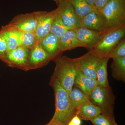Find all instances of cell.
<instances>
[{
	"label": "cell",
	"mask_w": 125,
	"mask_h": 125,
	"mask_svg": "<svg viewBox=\"0 0 125 125\" xmlns=\"http://www.w3.org/2000/svg\"><path fill=\"white\" fill-rule=\"evenodd\" d=\"M49 84L54 90L55 111L52 119L67 125L75 114L71 109L69 94L56 78L52 76Z\"/></svg>",
	"instance_id": "obj_1"
},
{
	"label": "cell",
	"mask_w": 125,
	"mask_h": 125,
	"mask_svg": "<svg viewBox=\"0 0 125 125\" xmlns=\"http://www.w3.org/2000/svg\"><path fill=\"white\" fill-rule=\"evenodd\" d=\"M56 65L52 76L56 78L69 95L74 85L76 68L70 58L61 55L54 61Z\"/></svg>",
	"instance_id": "obj_2"
},
{
	"label": "cell",
	"mask_w": 125,
	"mask_h": 125,
	"mask_svg": "<svg viewBox=\"0 0 125 125\" xmlns=\"http://www.w3.org/2000/svg\"><path fill=\"white\" fill-rule=\"evenodd\" d=\"M125 36V24L106 30L100 41L90 51L102 57L108 58L109 54Z\"/></svg>",
	"instance_id": "obj_3"
},
{
	"label": "cell",
	"mask_w": 125,
	"mask_h": 125,
	"mask_svg": "<svg viewBox=\"0 0 125 125\" xmlns=\"http://www.w3.org/2000/svg\"><path fill=\"white\" fill-rule=\"evenodd\" d=\"M116 97L111 87L97 85L89 97L90 101L100 108L102 114L112 118L114 116V101Z\"/></svg>",
	"instance_id": "obj_4"
},
{
	"label": "cell",
	"mask_w": 125,
	"mask_h": 125,
	"mask_svg": "<svg viewBox=\"0 0 125 125\" xmlns=\"http://www.w3.org/2000/svg\"><path fill=\"white\" fill-rule=\"evenodd\" d=\"M100 11L106 19V30L125 24V0H111Z\"/></svg>",
	"instance_id": "obj_5"
},
{
	"label": "cell",
	"mask_w": 125,
	"mask_h": 125,
	"mask_svg": "<svg viewBox=\"0 0 125 125\" xmlns=\"http://www.w3.org/2000/svg\"><path fill=\"white\" fill-rule=\"evenodd\" d=\"M98 54L92 51L80 57L71 58L75 67L85 76L97 80L96 69L103 58Z\"/></svg>",
	"instance_id": "obj_6"
},
{
	"label": "cell",
	"mask_w": 125,
	"mask_h": 125,
	"mask_svg": "<svg viewBox=\"0 0 125 125\" xmlns=\"http://www.w3.org/2000/svg\"><path fill=\"white\" fill-rule=\"evenodd\" d=\"M57 6V15L67 29H75L81 27V19L67 0H61Z\"/></svg>",
	"instance_id": "obj_7"
},
{
	"label": "cell",
	"mask_w": 125,
	"mask_h": 125,
	"mask_svg": "<svg viewBox=\"0 0 125 125\" xmlns=\"http://www.w3.org/2000/svg\"><path fill=\"white\" fill-rule=\"evenodd\" d=\"M43 11H37L16 16L9 24L21 31L35 32Z\"/></svg>",
	"instance_id": "obj_8"
},
{
	"label": "cell",
	"mask_w": 125,
	"mask_h": 125,
	"mask_svg": "<svg viewBox=\"0 0 125 125\" xmlns=\"http://www.w3.org/2000/svg\"><path fill=\"white\" fill-rule=\"evenodd\" d=\"M29 49L20 46L13 50L8 51L0 60L9 67L28 71L27 61Z\"/></svg>",
	"instance_id": "obj_9"
},
{
	"label": "cell",
	"mask_w": 125,
	"mask_h": 125,
	"mask_svg": "<svg viewBox=\"0 0 125 125\" xmlns=\"http://www.w3.org/2000/svg\"><path fill=\"white\" fill-rule=\"evenodd\" d=\"M52 60L51 57L43 49L39 42L29 49L27 61L28 71L43 67Z\"/></svg>",
	"instance_id": "obj_10"
},
{
	"label": "cell",
	"mask_w": 125,
	"mask_h": 125,
	"mask_svg": "<svg viewBox=\"0 0 125 125\" xmlns=\"http://www.w3.org/2000/svg\"><path fill=\"white\" fill-rule=\"evenodd\" d=\"M81 27L95 31L104 32L106 30V21L101 11L95 9L81 20Z\"/></svg>",
	"instance_id": "obj_11"
},
{
	"label": "cell",
	"mask_w": 125,
	"mask_h": 125,
	"mask_svg": "<svg viewBox=\"0 0 125 125\" xmlns=\"http://www.w3.org/2000/svg\"><path fill=\"white\" fill-rule=\"evenodd\" d=\"M75 31L76 37L83 47L89 51L100 41L104 32L95 31L83 27L75 29Z\"/></svg>",
	"instance_id": "obj_12"
},
{
	"label": "cell",
	"mask_w": 125,
	"mask_h": 125,
	"mask_svg": "<svg viewBox=\"0 0 125 125\" xmlns=\"http://www.w3.org/2000/svg\"><path fill=\"white\" fill-rule=\"evenodd\" d=\"M56 15V9L49 12L43 11L35 32L39 41L50 33L52 23Z\"/></svg>",
	"instance_id": "obj_13"
},
{
	"label": "cell",
	"mask_w": 125,
	"mask_h": 125,
	"mask_svg": "<svg viewBox=\"0 0 125 125\" xmlns=\"http://www.w3.org/2000/svg\"><path fill=\"white\" fill-rule=\"evenodd\" d=\"M39 42L43 49L51 57L52 60L54 61L62 55V53L60 50L59 38L53 34L50 33Z\"/></svg>",
	"instance_id": "obj_14"
},
{
	"label": "cell",
	"mask_w": 125,
	"mask_h": 125,
	"mask_svg": "<svg viewBox=\"0 0 125 125\" xmlns=\"http://www.w3.org/2000/svg\"><path fill=\"white\" fill-rule=\"evenodd\" d=\"M76 74L74 85L79 88L89 98L92 91L98 85L97 81L93 78L85 76L76 68Z\"/></svg>",
	"instance_id": "obj_15"
},
{
	"label": "cell",
	"mask_w": 125,
	"mask_h": 125,
	"mask_svg": "<svg viewBox=\"0 0 125 125\" xmlns=\"http://www.w3.org/2000/svg\"><path fill=\"white\" fill-rule=\"evenodd\" d=\"M59 46L61 52L82 47L76 37L75 29L69 30L59 38Z\"/></svg>",
	"instance_id": "obj_16"
},
{
	"label": "cell",
	"mask_w": 125,
	"mask_h": 125,
	"mask_svg": "<svg viewBox=\"0 0 125 125\" xmlns=\"http://www.w3.org/2000/svg\"><path fill=\"white\" fill-rule=\"evenodd\" d=\"M8 25L18 37L20 46L30 49L39 43V40L34 32L21 31Z\"/></svg>",
	"instance_id": "obj_17"
},
{
	"label": "cell",
	"mask_w": 125,
	"mask_h": 125,
	"mask_svg": "<svg viewBox=\"0 0 125 125\" xmlns=\"http://www.w3.org/2000/svg\"><path fill=\"white\" fill-rule=\"evenodd\" d=\"M69 96L72 110L75 115L81 107L85 104L91 102L88 97L74 85Z\"/></svg>",
	"instance_id": "obj_18"
},
{
	"label": "cell",
	"mask_w": 125,
	"mask_h": 125,
	"mask_svg": "<svg viewBox=\"0 0 125 125\" xmlns=\"http://www.w3.org/2000/svg\"><path fill=\"white\" fill-rule=\"evenodd\" d=\"M101 114H102L101 108L95 104L90 102L81 107L76 115L81 120L90 121Z\"/></svg>",
	"instance_id": "obj_19"
},
{
	"label": "cell",
	"mask_w": 125,
	"mask_h": 125,
	"mask_svg": "<svg viewBox=\"0 0 125 125\" xmlns=\"http://www.w3.org/2000/svg\"><path fill=\"white\" fill-rule=\"evenodd\" d=\"M111 68L113 77L120 81H125V57L113 59Z\"/></svg>",
	"instance_id": "obj_20"
},
{
	"label": "cell",
	"mask_w": 125,
	"mask_h": 125,
	"mask_svg": "<svg viewBox=\"0 0 125 125\" xmlns=\"http://www.w3.org/2000/svg\"><path fill=\"white\" fill-rule=\"evenodd\" d=\"M109 58L104 57L103 58L96 69L97 81L98 85L105 87H110L107 72V65Z\"/></svg>",
	"instance_id": "obj_21"
},
{
	"label": "cell",
	"mask_w": 125,
	"mask_h": 125,
	"mask_svg": "<svg viewBox=\"0 0 125 125\" xmlns=\"http://www.w3.org/2000/svg\"><path fill=\"white\" fill-rule=\"evenodd\" d=\"M0 31L5 39L9 51L13 50L20 46L18 37L8 24L2 26Z\"/></svg>",
	"instance_id": "obj_22"
},
{
	"label": "cell",
	"mask_w": 125,
	"mask_h": 125,
	"mask_svg": "<svg viewBox=\"0 0 125 125\" xmlns=\"http://www.w3.org/2000/svg\"><path fill=\"white\" fill-rule=\"evenodd\" d=\"M81 19L94 9L85 0H67Z\"/></svg>",
	"instance_id": "obj_23"
},
{
	"label": "cell",
	"mask_w": 125,
	"mask_h": 125,
	"mask_svg": "<svg viewBox=\"0 0 125 125\" xmlns=\"http://www.w3.org/2000/svg\"><path fill=\"white\" fill-rule=\"evenodd\" d=\"M68 30H69L67 29L65 27L60 19L57 15L56 11V16L52 23L50 33L59 38Z\"/></svg>",
	"instance_id": "obj_24"
},
{
	"label": "cell",
	"mask_w": 125,
	"mask_h": 125,
	"mask_svg": "<svg viewBox=\"0 0 125 125\" xmlns=\"http://www.w3.org/2000/svg\"><path fill=\"white\" fill-rule=\"evenodd\" d=\"M125 57V38H123L114 48L109 54L108 57L114 58Z\"/></svg>",
	"instance_id": "obj_25"
},
{
	"label": "cell",
	"mask_w": 125,
	"mask_h": 125,
	"mask_svg": "<svg viewBox=\"0 0 125 125\" xmlns=\"http://www.w3.org/2000/svg\"><path fill=\"white\" fill-rule=\"evenodd\" d=\"M90 121L94 125H118L115 118H110L102 114H99Z\"/></svg>",
	"instance_id": "obj_26"
},
{
	"label": "cell",
	"mask_w": 125,
	"mask_h": 125,
	"mask_svg": "<svg viewBox=\"0 0 125 125\" xmlns=\"http://www.w3.org/2000/svg\"><path fill=\"white\" fill-rule=\"evenodd\" d=\"M9 51L8 46L2 33L0 31V59Z\"/></svg>",
	"instance_id": "obj_27"
},
{
	"label": "cell",
	"mask_w": 125,
	"mask_h": 125,
	"mask_svg": "<svg viewBox=\"0 0 125 125\" xmlns=\"http://www.w3.org/2000/svg\"><path fill=\"white\" fill-rule=\"evenodd\" d=\"M111 0H95L94 8L97 10L101 11Z\"/></svg>",
	"instance_id": "obj_28"
},
{
	"label": "cell",
	"mask_w": 125,
	"mask_h": 125,
	"mask_svg": "<svg viewBox=\"0 0 125 125\" xmlns=\"http://www.w3.org/2000/svg\"><path fill=\"white\" fill-rule=\"evenodd\" d=\"M70 121L72 123L77 125H81V120L78 117L77 115L74 116Z\"/></svg>",
	"instance_id": "obj_29"
},
{
	"label": "cell",
	"mask_w": 125,
	"mask_h": 125,
	"mask_svg": "<svg viewBox=\"0 0 125 125\" xmlns=\"http://www.w3.org/2000/svg\"><path fill=\"white\" fill-rule=\"evenodd\" d=\"M64 125L58 121L52 119L49 123H47L46 125Z\"/></svg>",
	"instance_id": "obj_30"
},
{
	"label": "cell",
	"mask_w": 125,
	"mask_h": 125,
	"mask_svg": "<svg viewBox=\"0 0 125 125\" xmlns=\"http://www.w3.org/2000/svg\"><path fill=\"white\" fill-rule=\"evenodd\" d=\"M86 2L92 7L94 8V3L95 0H85Z\"/></svg>",
	"instance_id": "obj_31"
},
{
	"label": "cell",
	"mask_w": 125,
	"mask_h": 125,
	"mask_svg": "<svg viewBox=\"0 0 125 125\" xmlns=\"http://www.w3.org/2000/svg\"><path fill=\"white\" fill-rule=\"evenodd\" d=\"M53 0L56 2V4L57 5L59 2H60V1L61 0Z\"/></svg>",
	"instance_id": "obj_32"
},
{
	"label": "cell",
	"mask_w": 125,
	"mask_h": 125,
	"mask_svg": "<svg viewBox=\"0 0 125 125\" xmlns=\"http://www.w3.org/2000/svg\"><path fill=\"white\" fill-rule=\"evenodd\" d=\"M67 125H75V124H74V123H72L70 121V122L68 123Z\"/></svg>",
	"instance_id": "obj_33"
}]
</instances>
